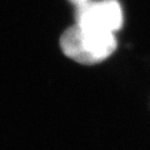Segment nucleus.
<instances>
[{
	"mask_svg": "<svg viewBox=\"0 0 150 150\" xmlns=\"http://www.w3.org/2000/svg\"><path fill=\"white\" fill-rule=\"evenodd\" d=\"M64 54L80 64L93 65L105 60L116 48L114 33L74 25L60 38Z\"/></svg>",
	"mask_w": 150,
	"mask_h": 150,
	"instance_id": "1",
	"label": "nucleus"
},
{
	"mask_svg": "<svg viewBox=\"0 0 150 150\" xmlns=\"http://www.w3.org/2000/svg\"><path fill=\"white\" fill-rule=\"evenodd\" d=\"M123 10L116 0H90L78 6L76 24L83 28L114 33L123 25Z\"/></svg>",
	"mask_w": 150,
	"mask_h": 150,
	"instance_id": "2",
	"label": "nucleus"
},
{
	"mask_svg": "<svg viewBox=\"0 0 150 150\" xmlns=\"http://www.w3.org/2000/svg\"><path fill=\"white\" fill-rule=\"evenodd\" d=\"M71 1H73L74 4H76V5L79 6V5H81V4H84V3L89 1V0H71Z\"/></svg>",
	"mask_w": 150,
	"mask_h": 150,
	"instance_id": "3",
	"label": "nucleus"
}]
</instances>
